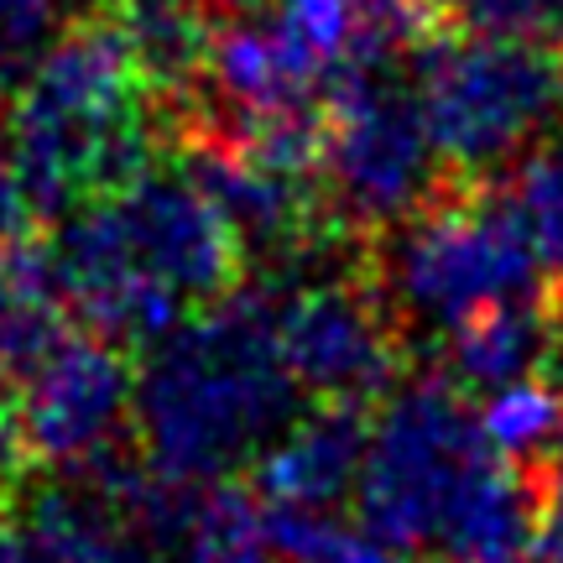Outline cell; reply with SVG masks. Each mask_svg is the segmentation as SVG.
<instances>
[{"mask_svg": "<svg viewBox=\"0 0 563 563\" xmlns=\"http://www.w3.org/2000/svg\"><path fill=\"white\" fill-rule=\"evenodd\" d=\"M298 412L302 386L277 344V292L262 282H235L152 344L131 397L141 460L183 485L251 470Z\"/></svg>", "mask_w": 563, "mask_h": 563, "instance_id": "obj_1", "label": "cell"}, {"mask_svg": "<svg viewBox=\"0 0 563 563\" xmlns=\"http://www.w3.org/2000/svg\"><path fill=\"white\" fill-rule=\"evenodd\" d=\"M0 131L11 173L42 220L115 194L157 162L162 115L115 11L74 16L26 63Z\"/></svg>", "mask_w": 563, "mask_h": 563, "instance_id": "obj_2", "label": "cell"}, {"mask_svg": "<svg viewBox=\"0 0 563 563\" xmlns=\"http://www.w3.org/2000/svg\"><path fill=\"white\" fill-rule=\"evenodd\" d=\"M365 277L397 329L433 340L490 302L543 298V262L506 183H443L433 203L365 245Z\"/></svg>", "mask_w": 563, "mask_h": 563, "instance_id": "obj_3", "label": "cell"}, {"mask_svg": "<svg viewBox=\"0 0 563 563\" xmlns=\"http://www.w3.org/2000/svg\"><path fill=\"white\" fill-rule=\"evenodd\" d=\"M412 79L449 183H490L563 121V53L538 37L439 26L412 53Z\"/></svg>", "mask_w": 563, "mask_h": 563, "instance_id": "obj_4", "label": "cell"}, {"mask_svg": "<svg viewBox=\"0 0 563 563\" xmlns=\"http://www.w3.org/2000/svg\"><path fill=\"white\" fill-rule=\"evenodd\" d=\"M490 460L496 449L481 428V407H470V391L449 376L391 386L382 418H371V449L355 485L361 527L402 553L433 548L449 506Z\"/></svg>", "mask_w": 563, "mask_h": 563, "instance_id": "obj_5", "label": "cell"}, {"mask_svg": "<svg viewBox=\"0 0 563 563\" xmlns=\"http://www.w3.org/2000/svg\"><path fill=\"white\" fill-rule=\"evenodd\" d=\"M323 188L350 224L376 235L443 194L412 63L340 58L323 84Z\"/></svg>", "mask_w": 563, "mask_h": 563, "instance_id": "obj_6", "label": "cell"}, {"mask_svg": "<svg viewBox=\"0 0 563 563\" xmlns=\"http://www.w3.org/2000/svg\"><path fill=\"white\" fill-rule=\"evenodd\" d=\"M277 344L292 382L319 402L371 407L402 376L407 340L382 292L361 272L287 287L277 298Z\"/></svg>", "mask_w": 563, "mask_h": 563, "instance_id": "obj_7", "label": "cell"}, {"mask_svg": "<svg viewBox=\"0 0 563 563\" xmlns=\"http://www.w3.org/2000/svg\"><path fill=\"white\" fill-rule=\"evenodd\" d=\"M131 397H136L131 350L74 323L16 382L26 460L53 464V470L89 460L95 449L121 439L125 418H131Z\"/></svg>", "mask_w": 563, "mask_h": 563, "instance_id": "obj_8", "label": "cell"}, {"mask_svg": "<svg viewBox=\"0 0 563 563\" xmlns=\"http://www.w3.org/2000/svg\"><path fill=\"white\" fill-rule=\"evenodd\" d=\"M104 199H110V214L121 224L131 262L146 277L167 282L183 302L203 308L241 282L245 251L235 241V230L194 188V178L178 162L173 167L152 162L146 173H136L125 188L104 194Z\"/></svg>", "mask_w": 563, "mask_h": 563, "instance_id": "obj_9", "label": "cell"}, {"mask_svg": "<svg viewBox=\"0 0 563 563\" xmlns=\"http://www.w3.org/2000/svg\"><path fill=\"white\" fill-rule=\"evenodd\" d=\"M371 449V418L355 402H319L313 412H298L292 428L262 449L251 464V485L262 501H292L334 511L355 496Z\"/></svg>", "mask_w": 563, "mask_h": 563, "instance_id": "obj_10", "label": "cell"}, {"mask_svg": "<svg viewBox=\"0 0 563 563\" xmlns=\"http://www.w3.org/2000/svg\"><path fill=\"white\" fill-rule=\"evenodd\" d=\"M548 464H517L496 454L449 506L433 553L439 563H527L543 532Z\"/></svg>", "mask_w": 563, "mask_h": 563, "instance_id": "obj_11", "label": "cell"}, {"mask_svg": "<svg viewBox=\"0 0 563 563\" xmlns=\"http://www.w3.org/2000/svg\"><path fill=\"white\" fill-rule=\"evenodd\" d=\"M439 376L485 397L511 382H527L543 365V298H511L490 302L481 313L460 319L449 334H439Z\"/></svg>", "mask_w": 563, "mask_h": 563, "instance_id": "obj_12", "label": "cell"}, {"mask_svg": "<svg viewBox=\"0 0 563 563\" xmlns=\"http://www.w3.org/2000/svg\"><path fill=\"white\" fill-rule=\"evenodd\" d=\"M21 517L42 548V563H152V548L79 481H42L16 496Z\"/></svg>", "mask_w": 563, "mask_h": 563, "instance_id": "obj_13", "label": "cell"}, {"mask_svg": "<svg viewBox=\"0 0 563 563\" xmlns=\"http://www.w3.org/2000/svg\"><path fill=\"white\" fill-rule=\"evenodd\" d=\"M68 329L74 319L63 308L47 245L32 235L0 245V371L21 382Z\"/></svg>", "mask_w": 563, "mask_h": 563, "instance_id": "obj_14", "label": "cell"}, {"mask_svg": "<svg viewBox=\"0 0 563 563\" xmlns=\"http://www.w3.org/2000/svg\"><path fill=\"white\" fill-rule=\"evenodd\" d=\"M173 553L178 563H277L266 543L262 496L245 490L241 481L199 485Z\"/></svg>", "mask_w": 563, "mask_h": 563, "instance_id": "obj_15", "label": "cell"}, {"mask_svg": "<svg viewBox=\"0 0 563 563\" xmlns=\"http://www.w3.org/2000/svg\"><path fill=\"white\" fill-rule=\"evenodd\" d=\"M481 428H485V439H490V449L506 454V460L548 464L553 443H559V428H563V391H553L548 382L538 386L532 376L501 386V391H485Z\"/></svg>", "mask_w": 563, "mask_h": 563, "instance_id": "obj_16", "label": "cell"}, {"mask_svg": "<svg viewBox=\"0 0 563 563\" xmlns=\"http://www.w3.org/2000/svg\"><path fill=\"white\" fill-rule=\"evenodd\" d=\"M443 32L470 37H563V0H428Z\"/></svg>", "mask_w": 563, "mask_h": 563, "instance_id": "obj_17", "label": "cell"}, {"mask_svg": "<svg viewBox=\"0 0 563 563\" xmlns=\"http://www.w3.org/2000/svg\"><path fill=\"white\" fill-rule=\"evenodd\" d=\"M58 26H68V0H0V74L11 89Z\"/></svg>", "mask_w": 563, "mask_h": 563, "instance_id": "obj_18", "label": "cell"}, {"mask_svg": "<svg viewBox=\"0 0 563 563\" xmlns=\"http://www.w3.org/2000/svg\"><path fill=\"white\" fill-rule=\"evenodd\" d=\"M32 470L26 443H21V418H16V382L0 371V490L16 485Z\"/></svg>", "mask_w": 563, "mask_h": 563, "instance_id": "obj_19", "label": "cell"}, {"mask_svg": "<svg viewBox=\"0 0 563 563\" xmlns=\"http://www.w3.org/2000/svg\"><path fill=\"white\" fill-rule=\"evenodd\" d=\"M0 563H42V548H37V538H32L26 517H21L11 485L0 490Z\"/></svg>", "mask_w": 563, "mask_h": 563, "instance_id": "obj_20", "label": "cell"}, {"mask_svg": "<svg viewBox=\"0 0 563 563\" xmlns=\"http://www.w3.org/2000/svg\"><path fill=\"white\" fill-rule=\"evenodd\" d=\"M32 220H37V214H32V203H26L16 173H11V157L0 152V245L32 235Z\"/></svg>", "mask_w": 563, "mask_h": 563, "instance_id": "obj_21", "label": "cell"}, {"mask_svg": "<svg viewBox=\"0 0 563 563\" xmlns=\"http://www.w3.org/2000/svg\"><path fill=\"white\" fill-rule=\"evenodd\" d=\"M319 563H412L402 553V548H391V543H382V538H376V532H350V527H344L340 538H334V548H329V553H323Z\"/></svg>", "mask_w": 563, "mask_h": 563, "instance_id": "obj_22", "label": "cell"}, {"mask_svg": "<svg viewBox=\"0 0 563 563\" xmlns=\"http://www.w3.org/2000/svg\"><path fill=\"white\" fill-rule=\"evenodd\" d=\"M553 391H563V282H553L543 292V365Z\"/></svg>", "mask_w": 563, "mask_h": 563, "instance_id": "obj_23", "label": "cell"}, {"mask_svg": "<svg viewBox=\"0 0 563 563\" xmlns=\"http://www.w3.org/2000/svg\"><path fill=\"white\" fill-rule=\"evenodd\" d=\"M214 16H251V11H266L272 0H203Z\"/></svg>", "mask_w": 563, "mask_h": 563, "instance_id": "obj_24", "label": "cell"}, {"mask_svg": "<svg viewBox=\"0 0 563 563\" xmlns=\"http://www.w3.org/2000/svg\"><path fill=\"white\" fill-rule=\"evenodd\" d=\"M548 464H553V470H563V428H559V443H553V454H548Z\"/></svg>", "mask_w": 563, "mask_h": 563, "instance_id": "obj_25", "label": "cell"}, {"mask_svg": "<svg viewBox=\"0 0 563 563\" xmlns=\"http://www.w3.org/2000/svg\"><path fill=\"white\" fill-rule=\"evenodd\" d=\"M0 89H5V74H0Z\"/></svg>", "mask_w": 563, "mask_h": 563, "instance_id": "obj_26", "label": "cell"}]
</instances>
